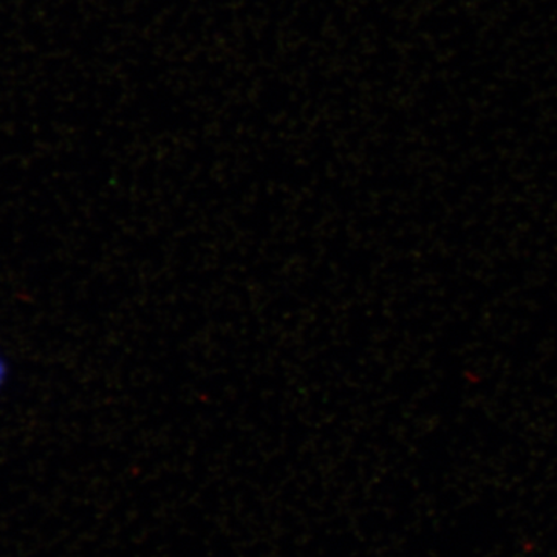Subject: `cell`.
I'll return each instance as SVG.
<instances>
[{
	"instance_id": "6da1fadb",
	"label": "cell",
	"mask_w": 557,
	"mask_h": 557,
	"mask_svg": "<svg viewBox=\"0 0 557 557\" xmlns=\"http://www.w3.org/2000/svg\"><path fill=\"white\" fill-rule=\"evenodd\" d=\"M2 376H3V369H2V366H0V383H2Z\"/></svg>"
}]
</instances>
